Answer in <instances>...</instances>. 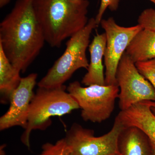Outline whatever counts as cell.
Here are the masks:
<instances>
[{
    "instance_id": "obj_1",
    "label": "cell",
    "mask_w": 155,
    "mask_h": 155,
    "mask_svg": "<svg viewBox=\"0 0 155 155\" xmlns=\"http://www.w3.org/2000/svg\"><path fill=\"white\" fill-rule=\"evenodd\" d=\"M34 0H17L0 24V46L11 64L24 72L45 42L34 10Z\"/></svg>"
},
{
    "instance_id": "obj_2",
    "label": "cell",
    "mask_w": 155,
    "mask_h": 155,
    "mask_svg": "<svg viewBox=\"0 0 155 155\" xmlns=\"http://www.w3.org/2000/svg\"><path fill=\"white\" fill-rule=\"evenodd\" d=\"M88 0H34V10L45 41L60 48L88 23Z\"/></svg>"
},
{
    "instance_id": "obj_3",
    "label": "cell",
    "mask_w": 155,
    "mask_h": 155,
    "mask_svg": "<svg viewBox=\"0 0 155 155\" xmlns=\"http://www.w3.org/2000/svg\"><path fill=\"white\" fill-rule=\"evenodd\" d=\"M64 85L55 88L38 87L31 102L27 126L21 141L30 149L32 130H45L51 124V118L69 114L79 109V105Z\"/></svg>"
},
{
    "instance_id": "obj_4",
    "label": "cell",
    "mask_w": 155,
    "mask_h": 155,
    "mask_svg": "<svg viewBox=\"0 0 155 155\" xmlns=\"http://www.w3.org/2000/svg\"><path fill=\"white\" fill-rule=\"evenodd\" d=\"M97 26L95 18H91L84 28L70 38L64 54L39 81L38 87L55 88L63 86L76 70L87 69L89 64L86 50L89 45L91 34Z\"/></svg>"
},
{
    "instance_id": "obj_5",
    "label": "cell",
    "mask_w": 155,
    "mask_h": 155,
    "mask_svg": "<svg viewBox=\"0 0 155 155\" xmlns=\"http://www.w3.org/2000/svg\"><path fill=\"white\" fill-rule=\"evenodd\" d=\"M67 90L81 109L82 119L97 123L110 117L119 93L118 85L93 84L83 87L78 81L69 84Z\"/></svg>"
},
{
    "instance_id": "obj_6",
    "label": "cell",
    "mask_w": 155,
    "mask_h": 155,
    "mask_svg": "<svg viewBox=\"0 0 155 155\" xmlns=\"http://www.w3.org/2000/svg\"><path fill=\"white\" fill-rule=\"evenodd\" d=\"M125 127L116 116L109 132L96 137L93 130L75 123L67 131L64 138L71 155H121L118 139Z\"/></svg>"
},
{
    "instance_id": "obj_7",
    "label": "cell",
    "mask_w": 155,
    "mask_h": 155,
    "mask_svg": "<svg viewBox=\"0 0 155 155\" xmlns=\"http://www.w3.org/2000/svg\"><path fill=\"white\" fill-rule=\"evenodd\" d=\"M116 78L120 88L118 98L121 111L142 101H155L154 88L139 72L135 63L125 52L118 65Z\"/></svg>"
},
{
    "instance_id": "obj_8",
    "label": "cell",
    "mask_w": 155,
    "mask_h": 155,
    "mask_svg": "<svg viewBox=\"0 0 155 155\" xmlns=\"http://www.w3.org/2000/svg\"><path fill=\"white\" fill-rule=\"evenodd\" d=\"M101 26L105 31L107 45L104 59L106 67V85H118L116 74L119 62L134 37L143 28L138 25L131 27L120 26L113 17L102 19Z\"/></svg>"
},
{
    "instance_id": "obj_9",
    "label": "cell",
    "mask_w": 155,
    "mask_h": 155,
    "mask_svg": "<svg viewBox=\"0 0 155 155\" xmlns=\"http://www.w3.org/2000/svg\"><path fill=\"white\" fill-rule=\"evenodd\" d=\"M37 77V74L32 73L22 78L19 86L10 97L8 110L0 118L1 130L17 126L25 129Z\"/></svg>"
},
{
    "instance_id": "obj_10",
    "label": "cell",
    "mask_w": 155,
    "mask_h": 155,
    "mask_svg": "<svg viewBox=\"0 0 155 155\" xmlns=\"http://www.w3.org/2000/svg\"><path fill=\"white\" fill-rule=\"evenodd\" d=\"M152 101L137 103L121 111L117 117L125 127L135 126L141 129L155 147V116L150 109Z\"/></svg>"
},
{
    "instance_id": "obj_11",
    "label": "cell",
    "mask_w": 155,
    "mask_h": 155,
    "mask_svg": "<svg viewBox=\"0 0 155 155\" xmlns=\"http://www.w3.org/2000/svg\"><path fill=\"white\" fill-rule=\"evenodd\" d=\"M106 45L105 33L101 34L97 33L89 45L90 62L87 69V72L81 81L84 85L86 86L93 84L106 85L103 58L104 56Z\"/></svg>"
},
{
    "instance_id": "obj_12",
    "label": "cell",
    "mask_w": 155,
    "mask_h": 155,
    "mask_svg": "<svg viewBox=\"0 0 155 155\" xmlns=\"http://www.w3.org/2000/svg\"><path fill=\"white\" fill-rule=\"evenodd\" d=\"M121 155H151L152 144L149 139L140 128L125 127L118 139Z\"/></svg>"
},
{
    "instance_id": "obj_13",
    "label": "cell",
    "mask_w": 155,
    "mask_h": 155,
    "mask_svg": "<svg viewBox=\"0 0 155 155\" xmlns=\"http://www.w3.org/2000/svg\"><path fill=\"white\" fill-rule=\"evenodd\" d=\"M125 53L134 63L155 58V31L143 29L130 41Z\"/></svg>"
},
{
    "instance_id": "obj_14",
    "label": "cell",
    "mask_w": 155,
    "mask_h": 155,
    "mask_svg": "<svg viewBox=\"0 0 155 155\" xmlns=\"http://www.w3.org/2000/svg\"><path fill=\"white\" fill-rule=\"evenodd\" d=\"M20 72L11 64L0 46V91L3 100L9 101L12 93L19 86L22 78Z\"/></svg>"
},
{
    "instance_id": "obj_15",
    "label": "cell",
    "mask_w": 155,
    "mask_h": 155,
    "mask_svg": "<svg viewBox=\"0 0 155 155\" xmlns=\"http://www.w3.org/2000/svg\"><path fill=\"white\" fill-rule=\"evenodd\" d=\"M38 155H71L65 139L62 138L55 144L46 143L42 146V151Z\"/></svg>"
},
{
    "instance_id": "obj_16",
    "label": "cell",
    "mask_w": 155,
    "mask_h": 155,
    "mask_svg": "<svg viewBox=\"0 0 155 155\" xmlns=\"http://www.w3.org/2000/svg\"><path fill=\"white\" fill-rule=\"evenodd\" d=\"M139 72L150 81L155 90V58L144 62L135 63Z\"/></svg>"
},
{
    "instance_id": "obj_17",
    "label": "cell",
    "mask_w": 155,
    "mask_h": 155,
    "mask_svg": "<svg viewBox=\"0 0 155 155\" xmlns=\"http://www.w3.org/2000/svg\"><path fill=\"white\" fill-rule=\"evenodd\" d=\"M137 21L143 29L155 31V9L144 10L140 15Z\"/></svg>"
},
{
    "instance_id": "obj_18",
    "label": "cell",
    "mask_w": 155,
    "mask_h": 155,
    "mask_svg": "<svg viewBox=\"0 0 155 155\" xmlns=\"http://www.w3.org/2000/svg\"><path fill=\"white\" fill-rule=\"evenodd\" d=\"M101 5L97 14L95 18L96 23L98 25L102 19L104 13L108 8L111 11H116L121 0H101Z\"/></svg>"
},
{
    "instance_id": "obj_19",
    "label": "cell",
    "mask_w": 155,
    "mask_h": 155,
    "mask_svg": "<svg viewBox=\"0 0 155 155\" xmlns=\"http://www.w3.org/2000/svg\"><path fill=\"white\" fill-rule=\"evenodd\" d=\"M11 0H0V8H2L7 5Z\"/></svg>"
},
{
    "instance_id": "obj_20",
    "label": "cell",
    "mask_w": 155,
    "mask_h": 155,
    "mask_svg": "<svg viewBox=\"0 0 155 155\" xmlns=\"http://www.w3.org/2000/svg\"><path fill=\"white\" fill-rule=\"evenodd\" d=\"M150 109L153 114L155 116V101H152L151 102Z\"/></svg>"
},
{
    "instance_id": "obj_21",
    "label": "cell",
    "mask_w": 155,
    "mask_h": 155,
    "mask_svg": "<svg viewBox=\"0 0 155 155\" xmlns=\"http://www.w3.org/2000/svg\"><path fill=\"white\" fill-rule=\"evenodd\" d=\"M151 155H155V147L152 144V151Z\"/></svg>"
},
{
    "instance_id": "obj_22",
    "label": "cell",
    "mask_w": 155,
    "mask_h": 155,
    "mask_svg": "<svg viewBox=\"0 0 155 155\" xmlns=\"http://www.w3.org/2000/svg\"><path fill=\"white\" fill-rule=\"evenodd\" d=\"M149 1L153 3V4L155 5V0H149Z\"/></svg>"
},
{
    "instance_id": "obj_23",
    "label": "cell",
    "mask_w": 155,
    "mask_h": 155,
    "mask_svg": "<svg viewBox=\"0 0 155 155\" xmlns=\"http://www.w3.org/2000/svg\"><path fill=\"white\" fill-rule=\"evenodd\" d=\"M74 1H81V0H74Z\"/></svg>"
}]
</instances>
